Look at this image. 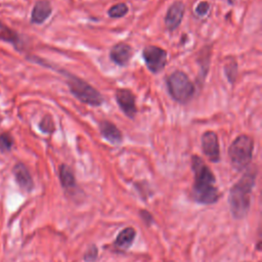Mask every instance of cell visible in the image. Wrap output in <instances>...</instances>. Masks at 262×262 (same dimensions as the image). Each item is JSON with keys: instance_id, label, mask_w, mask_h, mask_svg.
I'll return each instance as SVG.
<instances>
[{"instance_id": "obj_1", "label": "cell", "mask_w": 262, "mask_h": 262, "mask_svg": "<svg viewBox=\"0 0 262 262\" xmlns=\"http://www.w3.org/2000/svg\"><path fill=\"white\" fill-rule=\"evenodd\" d=\"M191 168L194 174L192 198L203 205H211L218 201L220 193L215 185V176L199 156L191 157Z\"/></svg>"}, {"instance_id": "obj_2", "label": "cell", "mask_w": 262, "mask_h": 262, "mask_svg": "<svg viewBox=\"0 0 262 262\" xmlns=\"http://www.w3.org/2000/svg\"><path fill=\"white\" fill-rule=\"evenodd\" d=\"M256 175L257 172L255 169H249L230 188L228 202L230 211L235 219L244 218L249 211L251 193L255 184Z\"/></svg>"}, {"instance_id": "obj_3", "label": "cell", "mask_w": 262, "mask_h": 262, "mask_svg": "<svg viewBox=\"0 0 262 262\" xmlns=\"http://www.w3.org/2000/svg\"><path fill=\"white\" fill-rule=\"evenodd\" d=\"M66 77V82L72 94L81 102L91 106H99L103 103V97L100 92L89 83L79 77L69 73L66 70H58Z\"/></svg>"}, {"instance_id": "obj_4", "label": "cell", "mask_w": 262, "mask_h": 262, "mask_svg": "<svg viewBox=\"0 0 262 262\" xmlns=\"http://www.w3.org/2000/svg\"><path fill=\"white\" fill-rule=\"evenodd\" d=\"M254 141L252 137L242 134L237 136L228 147V156L232 167L242 171L248 168L253 157Z\"/></svg>"}, {"instance_id": "obj_5", "label": "cell", "mask_w": 262, "mask_h": 262, "mask_svg": "<svg viewBox=\"0 0 262 262\" xmlns=\"http://www.w3.org/2000/svg\"><path fill=\"white\" fill-rule=\"evenodd\" d=\"M167 87L171 97L179 102L186 103L194 94V85L182 71H175L167 78Z\"/></svg>"}, {"instance_id": "obj_6", "label": "cell", "mask_w": 262, "mask_h": 262, "mask_svg": "<svg viewBox=\"0 0 262 262\" xmlns=\"http://www.w3.org/2000/svg\"><path fill=\"white\" fill-rule=\"evenodd\" d=\"M142 57L146 68L154 74L161 72L167 63V51L156 45L144 47Z\"/></svg>"}, {"instance_id": "obj_7", "label": "cell", "mask_w": 262, "mask_h": 262, "mask_svg": "<svg viewBox=\"0 0 262 262\" xmlns=\"http://www.w3.org/2000/svg\"><path fill=\"white\" fill-rule=\"evenodd\" d=\"M115 97L122 112L128 118L133 119L137 113V108L135 104V96L133 92L126 88H119L116 90Z\"/></svg>"}, {"instance_id": "obj_8", "label": "cell", "mask_w": 262, "mask_h": 262, "mask_svg": "<svg viewBox=\"0 0 262 262\" xmlns=\"http://www.w3.org/2000/svg\"><path fill=\"white\" fill-rule=\"evenodd\" d=\"M202 148L205 156L213 163L220 160V148L218 137L213 131H206L202 135Z\"/></svg>"}, {"instance_id": "obj_9", "label": "cell", "mask_w": 262, "mask_h": 262, "mask_svg": "<svg viewBox=\"0 0 262 262\" xmlns=\"http://www.w3.org/2000/svg\"><path fill=\"white\" fill-rule=\"evenodd\" d=\"M184 4L181 1H176L169 7L164 19L165 26L169 31H175L179 27L184 15Z\"/></svg>"}, {"instance_id": "obj_10", "label": "cell", "mask_w": 262, "mask_h": 262, "mask_svg": "<svg viewBox=\"0 0 262 262\" xmlns=\"http://www.w3.org/2000/svg\"><path fill=\"white\" fill-rule=\"evenodd\" d=\"M12 173L16 183L24 191L30 192L33 190L34 181L27 166L24 163H20V162L16 163L12 168Z\"/></svg>"}, {"instance_id": "obj_11", "label": "cell", "mask_w": 262, "mask_h": 262, "mask_svg": "<svg viewBox=\"0 0 262 262\" xmlns=\"http://www.w3.org/2000/svg\"><path fill=\"white\" fill-rule=\"evenodd\" d=\"M132 54L133 49L130 45L126 43H118L111 49L110 57L116 64L120 67H125L128 64Z\"/></svg>"}, {"instance_id": "obj_12", "label": "cell", "mask_w": 262, "mask_h": 262, "mask_svg": "<svg viewBox=\"0 0 262 262\" xmlns=\"http://www.w3.org/2000/svg\"><path fill=\"white\" fill-rule=\"evenodd\" d=\"M51 12L52 6L48 0H38L31 12V23L41 25L51 15Z\"/></svg>"}, {"instance_id": "obj_13", "label": "cell", "mask_w": 262, "mask_h": 262, "mask_svg": "<svg viewBox=\"0 0 262 262\" xmlns=\"http://www.w3.org/2000/svg\"><path fill=\"white\" fill-rule=\"evenodd\" d=\"M99 131L104 139L112 144H120L123 140V134L120 129L111 121L101 120L98 124Z\"/></svg>"}, {"instance_id": "obj_14", "label": "cell", "mask_w": 262, "mask_h": 262, "mask_svg": "<svg viewBox=\"0 0 262 262\" xmlns=\"http://www.w3.org/2000/svg\"><path fill=\"white\" fill-rule=\"evenodd\" d=\"M0 40L11 44L16 50H21V40L18 34L0 20Z\"/></svg>"}, {"instance_id": "obj_15", "label": "cell", "mask_w": 262, "mask_h": 262, "mask_svg": "<svg viewBox=\"0 0 262 262\" xmlns=\"http://www.w3.org/2000/svg\"><path fill=\"white\" fill-rule=\"evenodd\" d=\"M136 232L134 230V228L132 227H127L125 229H123L117 236L115 243H114V247L116 249L119 250H127L130 248V246L132 245L134 238H135Z\"/></svg>"}, {"instance_id": "obj_16", "label": "cell", "mask_w": 262, "mask_h": 262, "mask_svg": "<svg viewBox=\"0 0 262 262\" xmlns=\"http://www.w3.org/2000/svg\"><path fill=\"white\" fill-rule=\"evenodd\" d=\"M211 46H204L198 55V64L200 66V79L204 80L208 74L209 66H210V58H211Z\"/></svg>"}, {"instance_id": "obj_17", "label": "cell", "mask_w": 262, "mask_h": 262, "mask_svg": "<svg viewBox=\"0 0 262 262\" xmlns=\"http://www.w3.org/2000/svg\"><path fill=\"white\" fill-rule=\"evenodd\" d=\"M59 179L64 189H73L76 186L75 175L72 169L66 164H62L59 167Z\"/></svg>"}, {"instance_id": "obj_18", "label": "cell", "mask_w": 262, "mask_h": 262, "mask_svg": "<svg viewBox=\"0 0 262 262\" xmlns=\"http://www.w3.org/2000/svg\"><path fill=\"white\" fill-rule=\"evenodd\" d=\"M39 129L45 134H52L55 130V124L50 115H45L39 122Z\"/></svg>"}, {"instance_id": "obj_19", "label": "cell", "mask_w": 262, "mask_h": 262, "mask_svg": "<svg viewBox=\"0 0 262 262\" xmlns=\"http://www.w3.org/2000/svg\"><path fill=\"white\" fill-rule=\"evenodd\" d=\"M128 10H129V8L126 3H118V4L113 5L108 9L107 14L112 18H120V17L125 16L127 14Z\"/></svg>"}, {"instance_id": "obj_20", "label": "cell", "mask_w": 262, "mask_h": 262, "mask_svg": "<svg viewBox=\"0 0 262 262\" xmlns=\"http://www.w3.org/2000/svg\"><path fill=\"white\" fill-rule=\"evenodd\" d=\"M224 73L228 82L233 84L237 76V62L235 60L227 61L224 66Z\"/></svg>"}, {"instance_id": "obj_21", "label": "cell", "mask_w": 262, "mask_h": 262, "mask_svg": "<svg viewBox=\"0 0 262 262\" xmlns=\"http://www.w3.org/2000/svg\"><path fill=\"white\" fill-rule=\"evenodd\" d=\"M13 144H14V139L9 133L7 132L0 133V151L1 152L10 151Z\"/></svg>"}, {"instance_id": "obj_22", "label": "cell", "mask_w": 262, "mask_h": 262, "mask_svg": "<svg viewBox=\"0 0 262 262\" xmlns=\"http://www.w3.org/2000/svg\"><path fill=\"white\" fill-rule=\"evenodd\" d=\"M210 9V4L207 1H201L195 7V13L199 16H205Z\"/></svg>"}, {"instance_id": "obj_23", "label": "cell", "mask_w": 262, "mask_h": 262, "mask_svg": "<svg viewBox=\"0 0 262 262\" xmlns=\"http://www.w3.org/2000/svg\"><path fill=\"white\" fill-rule=\"evenodd\" d=\"M97 258V248L92 245L84 255V260L87 262H93Z\"/></svg>"}, {"instance_id": "obj_24", "label": "cell", "mask_w": 262, "mask_h": 262, "mask_svg": "<svg viewBox=\"0 0 262 262\" xmlns=\"http://www.w3.org/2000/svg\"><path fill=\"white\" fill-rule=\"evenodd\" d=\"M140 215H141V217L143 218V220L145 221V223L149 224V223L152 222V217H151V215H150L148 212H146V211H141Z\"/></svg>"}, {"instance_id": "obj_25", "label": "cell", "mask_w": 262, "mask_h": 262, "mask_svg": "<svg viewBox=\"0 0 262 262\" xmlns=\"http://www.w3.org/2000/svg\"><path fill=\"white\" fill-rule=\"evenodd\" d=\"M227 2H228V4H231V5H232V4L235 2V0H227Z\"/></svg>"}]
</instances>
